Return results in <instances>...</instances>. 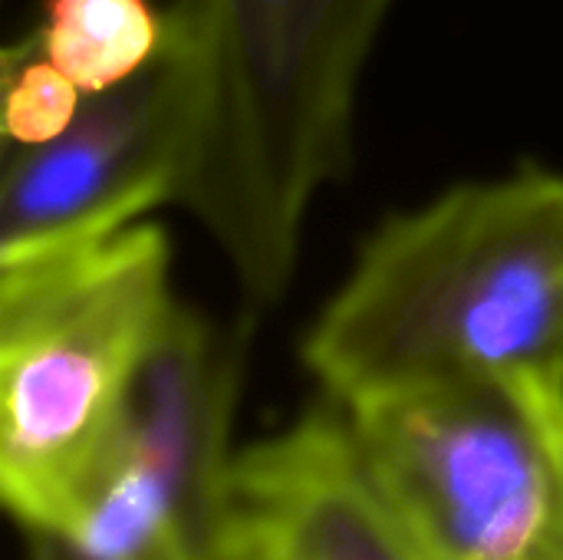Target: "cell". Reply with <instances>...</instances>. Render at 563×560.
Listing matches in <instances>:
<instances>
[{
	"label": "cell",
	"mask_w": 563,
	"mask_h": 560,
	"mask_svg": "<svg viewBox=\"0 0 563 560\" xmlns=\"http://www.w3.org/2000/svg\"><path fill=\"white\" fill-rule=\"evenodd\" d=\"M244 333L178 300L122 432L56 521L23 531V560H224Z\"/></svg>",
	"instance_id": "obj_5"
},
{
	"label": "cell",
	"mask_w": 563,
	"mask_h": 560,
	"mask_svg": "<svg viewBox=\"0 0 563 560\" xmlns=\"http://www.w3.org/2000/svg\"><path fill=\"white\" fill-rule=\"evenodd\" d=\"M416 560H563V376H462L340 406Z\"/></svg>",
	"instance_id": "obj_4"
},
{
	"label": "cell",
	"mask_w": 563,
	"mask_h": 560,
	"mask_svg": "<svg viewBox=\"0 0 563 560\" xmlns=\"http://www.w3.org/2000/svg\"><path fill=\"white\" fill-rule=\"evenodd\" d=\"M396 0H168L191 92L178 201L244 297L294 281L317 195L350 162L356 92Z\"/></svg>",
	"instance_id": "obj_2"
},
{
	"label": "cell",
	"mask_w": 563,
	"mask_h": 560,
	"mask_svg": "<svg viewBox=\"0 0 563 560\" xmlns=\"http://www.w3.org/2000/svg\"><path fill=\"white\" fill-rule=\"evenodd\" d=\"M224 560H287V558H284L274 545H267L257 531H251L247 525H241V521L231 515Z\"/></svg>",
	"instance_id": "obj_10"
},
{
	"label": "cell",
	"mask_w": 563,
	"mask_h": 560,
	"mask_svg": "<svg viewBox=\"0 0 563 560\" xmlns=\"http://www.w3.org/2000/svg\"><path fill=\"white\" fill-rule=\"evenodd\" d=\"M165 26L155 0H43L40 26L23 43L86 96H99L158 56Z\"/></svg>",
	"instance_id": "obj_8"
},
{
	"label": "cell",
	"mask_w": 563,
	"mask_h": 560,
	"mask_svg": "<svg viewBox=\"0 0 563 560\" xmlns=\"http://www.w3.org/2000/svg\"><path fill=\"white\" fill-rule=\"evenodd\" d=\"M188 132V73L165 33L142 73L89 96L59 139L16 149L7 162L0 267L99 244L148 221L155 208L175 205Z\"/></svg>",
	"instance_id": "obj_6"
},
{
	"label": "cell",
	"mask_w": 563,
	"mask_h": 560,
	"mask_svg": "<svg viewBox=\"0 0 563 560\" xmlns=\"http://www.w3.org/2000/svg\"><path fill=\"white\" fill-rule=\"evenodd\" d=\"M323 399L563 376V175L521 165L386 218L300 343Z\"/></svg>",
	"instance_id": "obj_1"
},
{
	"label": "cell",
	"mask_w": 563,
	"mask_h": 560,
	"mask_svg": "<svg viewBox=\"0 0 563 560\" xmlns=\"http://www.w3.org/2000/svg\"><path fill=\"white\" fill-rule=\"evenodd\" d=\"M231 515L287 560H416L330 399L238 449Z\"/></svg>",
	"instance_id": "obj_7"
},
{
	"label": "cell",
	"mask_w": 563,
	"mask_h": 560,
	"mask_svg": "<svg viewBox=\"0 0 563 560\" xmlns=\"http://www.w3.org/2000/svg\"><path fill=\"white\" fill-rule=\"evenodd\" d=\"M175 307L172 241L155 221L0 267V498L20 531L89 488Z\"/></svg>",
	"instance_id": "obj_3"
},
{
	"label": "cell",
	"mask_w": 563,
	"mask_h": 560,
	"mask_svg": "<svg viewBox=\"0 0 563 560\" xmlns=\"http://www.w3.org/2000/svg\"><path fill=\"white\" fill-rule=\"evenodd\" d=\"M3 79V139L13 149H36L59 139L89 99L23 40L7 50Z\"/></svg>",
	"instance_id": "obj_9"
}]
</instances>
